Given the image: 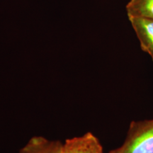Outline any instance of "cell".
<instances>
[{
  "instance_id": "obj_1",
  "label": "cell",
  "mask_w": 153,
  "mask_h": 153,
  "mask_svg": "<svg viewBox=\"0 0 153 153\" xmlns=\"http://www.w3.org/2000/svg\"><path fill=\"white\" fill-rule=\"evenodd\" d=\"M110 153H153V119L132 122L123 144Z\"/></svg>"
},
{
  "instance_id": "obj_2",
  "label": "cell",
  "mask_w": 153,
  "mask_h": 153,
  "mask_svg": "<svg viewBox=\"0 0 153 153\" xmlns=\"http://www.w3.org/2000/svg\"><path fill=\"white\" fill-rule=\"evenodd\" d=\"M62 153H104L97 137L90 132L79 137L67 139L62 144Z\"/></svg>"
},
{
  "instance_id": "obj_3",
  "label": "cell",
  "mask_w": 153,
  "mask_h": 153,
  "mask_svg": "<svg viewBox=\"0 0 153 153\" xmlns=\"http://www.w3.org/2000/svg\"><path fill=\"white\" fill-rule=\"evenodd\" d=\"M128 17L138 38L140 48L153 60V19L131 16Z\"/></svg>"
},
{
  "instance_id": "obj_4",
  "label": "cell",
  "mask_w": 153,
  "mask_h": 153,
  "mask_svg": "<svg viewBox=\"0 0 153 153\" xmlns=\"http://www.w3.org/2000/svg\"><path fill=\"white\" fill-rule=\"evenodd\" d=\"M19 153H62V143L42 136L32 137Z\"/></svg>"
},
{
  "instance_id": "obj_5",
  "label": "cell",
  "mask_w": 153,
  "mask_h": 153,
  "mask_svg": "<svg viewBox=\"0 0 153 153\" xmlns=\"http://www.w3.org/2000/svg\"><path fill=\"white\" fill-rule=\"evenodd\" d=\"M126 11L128 16L153 19V0H130Z\"/></svg>"
}]
</instances>
